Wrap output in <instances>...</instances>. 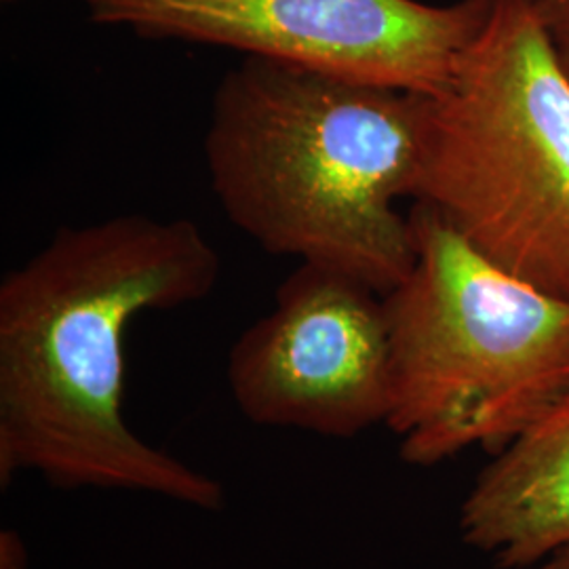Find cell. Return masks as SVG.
Returning a JSON list of instances; mask_svg holds the SVG:
<instances>
[{
  "label": "cell",
  "mask_w": 569,
  "mask_h": 569,
  "mask_svg": "<svg viewBox=\"0 0 569 569\" xmlns=\"http://www.w3.org/2000/svg\"><path fill=\"white\" fill-rule=\"evenodd\" d=\"M226 378L258 427L350 439L387 425L385 296L333 268L298 266L230 348Z\"/></svg>",
  "instance_id": "obj_6"
},
{
  "label": "cell",
  "mask_w": 569,
  "mask_h": 569,
  "mask_svg": "<svg viewBox=\"0 0 569 569\" xmlns=\"http://www.w3.org/2000/svg\"><path fill=\"white\" fill-rule=\"evenodd\" d=\"M536 569H569V547L555 552L540 568Z\"/></svg>",
  "instance_id": "obj_10"
},
{
  "label": "cell",
  "mask_w": 569,
  "mask_h": 569,
  "mask_svg": "<svg viewBox=\"0 0 569 569\" xmlns=\"http://www.w3.org/2000/svg\"><path fill=\"white\" fill-rule=\"evenodd\" d=\"M552 2H569V0H552Z\"/></svg>",
  "instance_id": "obj_11"
},
{
  "label": "cell",
  "mask_w": 569,
  "mask_h": 569,
  "mask_svg": "<svg viewBox=\"0 0 569 569\" xmlns=\"http://www.w3.org/2000/svg\"><path fill=\"white\" fill-rule=\"evenodd\" d=\"M460 529L502 569L569 547V399L496 453L462 502Z\"/></svg>",
  "instance_id": "obj_7"
},
{
  "label": "cell",
  "mask_w": 569,
  "mask_h": 569,
  "mask_svg": "<svg viewBox=\"0 0 569 569\" xmlns=\"http://www.w3.org/2000/svg\"><path fill=\"white\" fill-rule=\"evenodd\" d=\"M0 569H30L28 547L16 529L0 531Z\"/></svg>",
  "instance_id": "obj_9"
},
{
  "label": "cell",
  "mask_w": 569,
  "mask_h": 569,
  "mask_svg": "<svg viewBox=\"0 0 569 569\" xmlns=\"http://www.w3.org/2000/svg\"><path fill=\"white\" fill-rule=\"evenodd\" d=\"M4 2H7V0H4Z\"/></svg>",
  "instance_id": "obj_12"
},
{
  "label": "cell",
  "mask_w": 569,
  "mask_h": 569,
  "mask_svg": "<svg viewBox=\"0 0 569 569\" xmlns=\"http://www.w3.org/2000/svg\"><path fill=\"white\" fill-rule=\"evenodd\" d=\"M418 98L244 56L211 96L203 140L226 218L272 256L387 296L416 264L395 203L416 192Z\"/></svg>",
  "instance_id": "obj_2"
},
{
  "label": "cell",
  "mask_w": 569,
  "mask_h": 569,
  "mask_svg": "<svg viewBox=\"0 0 569 569\" xmlns=\"http://www.w3.org/2000/svg\"><path fill=\"white\" fill-rule=\"evenodd\" d=\"M220 256L190 220L122 213L61 226L0 283V486L39 475L61 489L131 491L224 507L203 470L127 425L124 333L150 310L204 300Z\"/></svg>",
  "instance_id": "obj_1"
},
{
  "label": "cell",
  "mask_w": 569,
  "mask_h": 569,
  "mask_svg": "<svg viewBox=\"0 0 569 569\" xmlns=\"http://www.w3.org/2000/svg\"><path fill=\"white\" fill-rule=\"evenodd\" d=\"M416 264L385 296L387 427L409 465L500 453L569 399V300L491 264L428 204Z\"/></svg>",
  "instance_id": "obj_3"
},
{
  "label": "cell",
  "mask_w": 569,
  "mask_h": 569,
  "mask_svg": "<svg viewBox=\"0 0 569 569\" xmlns=\"http://www.w3.org/2000/svg\"><path fill=\"white\" fill-rule=\"evenodd\" d=\"M418 143L416 203L569 300V77L536 0H491L448 84L418 98Z\"/></svg>",
  "instance_id": "obj_4"
},
{
  "label": "cell",
  "mask_w": 569,
  "mask_h": 569,
  "mask_svg": "<svg viewBox=\"0 0 569 569\" xmlns=\"http://www.w3.org/2000/svg\"><path fill=\"white\" fill-rule=\"evenodd\" d=\"M96 26L211 44L411 96L439 93L491 0H84Z\"/></svg>",
  "instance_id": "obj_5"
},
{
  "label": "cell",
  "mask_w": 569,
  "mask_h": 569,
  "mask_svg": "<svg viewBox=\"0 0 569 569\" xmlns=\"http://www.w3.org/2000/svg\"><path fill=\"white\" fill-rule=\"evenodd\" d=\"M542 18L547 21L550 39L557 49L559 61L569 77V2L536 0Z\"/></svg>",
  "instance_id": "obj_8"
}]
</instances>
